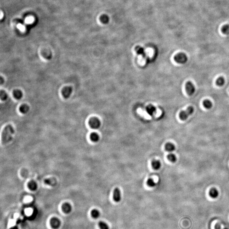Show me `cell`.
Segmentation results:
<instances>
[{
	"label": "cell",
	"instance_id": "cell-1",
	"mask_svg": "<svg viewBox=\"0 0 229 229\" xmlns=\"http://www.w3.org/2000/svg\"><path fill=\"white\" fill-rule=\"evenodd\" d=\"M14 133V130L11 125L6 126L3 131L2 134V141L3 144H6L10 142L12 138V135Z\"/></svg>",
	"mask_w": 229,
	"mask_h": 229
},
{
	"label": "cell",
	"instance_id": "cell-2",
	"mask_svg": "<svg viewBox=\"0 0 229 229\" xmlns=\"http://www.w3.org/2000/svg\"><path fill=\"white\" fill-rule=\"evenodd\" d=\"M194 109L192 106H189L185 110L182 111L179 114V118L182 121L187 120L190 115L194 113Z\"/></svg>",
	"mask_w": 229,
	"mask_h": 229
},
{
	"label": "cell",
	"instance_id": "cell-3",
	"mask_svg": "<svg viewBox=\"0 0 229 229\" xmlns=\"http://www.w3.org/2000/svg\"><path fill=\"white\" fill-rule=\"evenodd\" d=\"M188 57L186 54L184 53H179L175 56L174 60L175 61L179 64H185L188 61Z\"/></svg>",
	"mask_w": 229,
	"mask_h": 229
},
{
	"label": "cell",
	"instance_id": "cell-4",
	"mask_svg": "<svg viewBox=\"0 0 229 229\" xmlns=\"http://www.w3.org/2000/svg\"><path fill=\"white\" fill-rule=\"evenodd\" d=\"M89 124L92 128L98 129L101 126V121L97 117H93L89 120Z\"/></svg>",
	"mask_w": 229,
	"mask_h": 229
},
{
	"label": "cell",
	"instance_id": "cell-5",
	"mask_svg": "<svg viewBox=\"0 0 229 229\" xmlns=\"http://www.w3.org/2000/svg\"><path fill=\"white\" fill-rule=\"evenodd\" d=\"M185 90L187 94L189 96H191L194 93L195 88L194 84L191 81H188L185 84Z\"/></svg>",
	"mask_w": 229,
	"mask_h": 229
},
{
	"label": "cell",
	"instance_id": "cell-6",
	"mask_svg": "<svg viewBox=\"0 0 229 229\" xmlns=\"http://www.w3.org/2000/svg\"><path fill=\"white\" fill-rule=\"evenodd\" d=\"M72 92V88L70 87H65L62 90V93L65 99H68L70 97Z\"/></svg>",
	"mask_w": 229,
	"mask_h": 229
},
{
	"label": "cell",
	"instance_id": "cell-7",
	"mask_svg": "<svg viewBox=\"0 0 229 229\" xmlns=\"http://www.w3.org/2000/svg\"><path fill=\"white\" fill-rule=\"evenodd\" d=\"M50 224L51 227L54 229H57L60 227L61 222L58 218H53L50 221Z\"/></svg>",
	"mask_w": 229,
	"mask_h": 229
},
{
	"label": "cell",
	"instance_id": "cell-8",
	"mask_svg": "<svg viewBox=\"0 0 229 229\" xmlns=\"http://www.w3.org/2000/svg\"><path fill=\"white\" fill-rule=\"evenodd\" d=\"M121 193L119 189L116 188L113 193V200L116 202H119L121 200Z\"/></svg>",
	"mask_w": 229,
	"mask_h": 229
},
{
	"label": "cell",
	"instance_id": "cell-9",
	"mask_svg": "<svg viewBox=\"0 0 229 229\" xmlns=\"http://www.w3.org/2000/svg\"><path fill=\"white\" fill-rule=\"evenodd\" d=\"M146 112L149 115L152 116L156 112V108L153 105H149L146 107Z\"/></svg>",
	"mask_w": 229,
	"mask_h": 229
},
{
	"label": "cell",
	"instance_id": "cell-10",
	"mask_svg": "<svg viewBox=\"0 0 229 229\" xmlns=\"http://www.w3.org/2000/svg\"><path fill=\"white\" fill-rule=\"evenodd\" d=\"M62 210L65 214H69L72 210V207L69 203H65L62 206Z\"/></svg>",
	"mask_w": 229,
	"mask_h": 229
},
{
	"label": "cell",
	"instance_id": "cell-11",
	"mask_svg": "<svg viewBox=\"0 0 229 229\" xmlns=\"http://www.w3.org/2000/svg\"><path fill=\"white\" fill-rule=\"evenodd\" d=\"M209 195L212 198L216 199L218 197L219 193L216 188H212L210 189L209 192Z\"/></svg>",
	"mask_w": 229,
	"mask_h": 229
},
{
	"label": "cell",
	"instance_id": "cell-12",
	"mask_svg": "<svg viewBox=\"0 0 229 229\" xmlns=\"http://www.w3.org/2000/svg\"><path fill=\"white\" fill-rule=\"evenodd\" d=\"M165 148L166 151L169 152H173L175 150V145L171 143H168L165 146Z\"/></svg>",
	"mask_w": 229,
	"mask_h": 229
},
{
	"label": "cell",
	"instance_id": "cell-13",
	"mask_svg": "<svg viewBox=\"0 0 229 229\" xmlns=\"http://www.w3.org/2000/svg\"><path fill=\"white\" fill-rule=\"evenodd\" d=\"M13 96L16 99L19 100L21 99L23 96V93L20 90H16L13 91Z\"/></svg>",
	"mask_w": 229,
	"mask_h": 229
},
{
	"label": "cell",
	"instance_id": "cell-14",
	"mask_svg": "<svg viewBox=\"0 0 229 229\" xmlns=\"http://www.w3.org/2000/svg\"><path fill=\"white\" fill-rule=\"evenodd\" d=\"M152 167L155 170H158L160 169L161 166V164L159 160H154L152 163Z\"/></svg>",
	"mask_w": 229,
	"mask_h": 229
},
{
	"label": "cell",
	"instance_id": "cell-15",
	"mask_svg": "<svg viewBox=\"0 0 229 229\" xmlns=\"http://www.w3.org/2000/svg\"><path fill=\"white\" fill-rule=\"evenodd\" d=\"M28 187L30 190L32 191H34L37 190V183L35 181H31L29 183V184H28Z\"/></svg>",
	"mask_w": 229,
	"mask_h": 229
},
{
	"label": "cell",
	"instance_id": "cell-16",
	"mask_svg": "<svg viewBox=\"0 0 229 229\" xmlns=\"http://www.w3.org/2000/svg\"><path fill=\"white\" fill-rule=\"evenodd\" d=\"M216 83L217 85L219 87H221L224 85L225 83V80L223 77L222 76H220L218 77V78L216 80Z\"/></svg>",
	"mask_w": 229,
	"mask_h": 229
},
{
	"label": "cell",
	"instance_id": "cell-17",
	"mask_svg": "<svg viewBox=\"0 0 229 229\" xmlns=\"http://www.w3.org/2000/svg\"><path fill=\"white\" fill-rule=\"evenodd\" d=\"M203 105L204 107L206 108L207 109H210L212 107V104L211 101L207 99L203 101Z\"/></svg>",
	"mask_w": 229,
	"mask_h": 229
},
{
	"label": "cell",
	"instance_id": "cell-18",
	"mask_svg": "<svg viewBox=\"0 0 229 229\" xmlns=\"http://www.w3.org/2000/svg\"><path fill=\"white\" fill-rule=\"evenodd\" d=\"M91 215L92 217L96 219V218H99V217L100 216V212L99 211V210H98L97 209H93L91 212Z\"/></svg>",
	"mask_w": 229,
	"mask_h": 229
},
{
	"label": "cell",
	"instance_id": "cell-19",
	"mask_svg": "<svg viewBox=\"0 0 229 229\" xmlns=\"http://www.w3.org/2000/svg\"><path fill=\"white\" fill-rule=\"evenodd\" d=\"M29 110V107L27 105H22L20 106V112L22 113H24V114H26V113H27Z\"/></svg>",
	"mask_w": 229,
	"mask_h": 229
},
{
	"label": "cell",
	"instance_id": "cell-20",
	"mask_svg": "<svg viewBox=\"0 0 229 229\" xmlns=\"http://www.w3.org/2000/svg\"><path fill=\"white\" fill-rule=\"evenodd\" d=\"M90 139L94 142H97L99 140V136L98 134L96 133H92L90 135Z\"/></svg>",
	"mask_w": 229,
	"mask_h": 229
},
{
	"label": "cell",
	"instance_id": "cell-21",
	"mask_svg": "<svg viewBox=\"0 0 229 229\" xmlns=\"http://www.w3.org/2000/svg\"><path fill=\"white\" fill-rule=\"evenodd\" d=\"M99 226L100 229H109V227L108 224L103 221H100L99 222Z\"/></svg>",
	"mask_w": 229,
	"mask_h": 229
},
{
	"label": "cell",
	"instance_id": "cell-22",
	"mask_svg": "<svg viewBox=\"0 0 229 229\" xmlns=\"http://www.w3.org/2000/svg\"><path fill=\"white\" fill-rule=\"evenodd\" d=\"M135 51H136L137 53H138V54L139 55H143L144 54V53H145V50H144V49L142 47L140 46H137L135 48Z\"/></svg>",
	"mask_w": 229,
	"mask_h": 229
},
{
	"label": "cell",
	"instance_id": "cell-23",
	"mask_svg": "<svg viewBox=\"0 0 229 229\" xmlns=\"http://www.w3.org/2000/svg\"><path fill=\"white\" fill-rule=\"evenodd\" d=\"M168 158L172 163H175L177 160L176 155L172 153H171L168 155Z\"/></svg>",
	"mask_w": 229,
	"mask_h": 229
},
{
	"label": "cell",
	"instance_id": "cell-24",
	"mask_svg": "<svg viewBox=\"0 0 229 229\" xmlns=\"http://www.w3.org/2000/svg\"><path fill=\"white\" fill-rule=\"evenodd\" d=\"M0 94H1L0 97H1V100H3V101H5L7 99L8 96H7V93L4 91L1 90Z\"/></svg>",
	"mask_w": 229,
	"mask_h": 229
},
{
	"label": "cell",
	"instance_id": "cell-25",
	"mask_svg": "<svg viewBox=\"0 0 229 229\" xmlns=\"http://www.w3.org/2000/svg\"><path fill=\"white\" fill-rule=\"evenodd\" d=\"M222 31L223 33L225 35H229V25H225L223 26L222 29Z\"/></svg>",
	"mask_w": 229,
	"mask_h": 229
},
{
	"label": "cell",
	"instance_id": "cell-26",
	"mask_svg": "<svg viewBox=\"0 0 229 229\" xmlns=\"http://www.w3.org/2000/svg\"><path fill=\"white\" fill-rule=\"evenodd\" d=\"M101 21L104 23L107 24L109 21V18L107 15H103L101 17Z\"/></svg>",
	"mask_w": 229,
	"mask_h": 229
},
{
	"label": "cell",
	"instance_id": "cell-27",
	"mask_svg": "<svg viewBox=\"0 0 229 229\" xmlns=\"http://www.w3.org/2000/svg\"><path fill=\"white\" fill-rule=\"evenodd\" d=\"M147 184L148 186L150 187H154L156 185V183L154 182V181L153 180V179L151 178L147 180Z\"/></svg>",
	"mask_w": 229,
	"mask_h": 229
},
{
	"label": "cell",
	"instance_id": "cell-28",
	"mask_svg": "<svg viewBox=\"0 0 229 229\" xmlns=\"http://www.w3.org/2000/svg\"><path fill=\"white\" fill-rule=\"evenodd\" d=\"M34 20V18L33 17H29L28 18H26V20H25V22L26 23H31L33 22Z\"/></svg>",
	"mask_w": 229,
	"mask_h": 229
},
{
	"label": "cell",
	"instance_id": "cell-29",
	"mask_svg": "<svg viewBox=\"0 0 229 229\" xmlns=\"http://www.w3.org/2000/svg\"><path fill=\"white\" fill-rule=\"evenodd\" d=\"M215 229H228L227 228H224L223 229H222V226H221V224H220L219 223H217L215 225Z\"/></svg>",
	"mask_w": 229,
	"mask_h": 229
},
{
	"label": "cell",
	"instance_id": "cell-30",
	"mask_svg": "<svg viewBox=\"0 0 229 229\" xmlns=\"http://www.w3.org/2000/svg\"><path fill=\"white\" fill-rule=\"evenodd\" d=\"M18 28H19V29H20L21 30H24V29H25V27L24 26H23V25H21V24H19V25L18 26Z\"/></svg>",
	"mask_w": 229,
	"mask_h": 229
},
{
	"label": "cell",
	"instance_id": "cell-31",
	"mask_svg": "<svg viewBox=\"0 0 229 229\" xmlns=\"http://www.w3.org/2000/svg\"><path fill=\"white\" fill-rule=\"evenodd\" d=\"M0 82H1V84H2L3 83H4V78H3L2 77H1V79H0Z\"/></svg>",
	"mask_w": 229,
	"mask_h": 229
},
{
	"label": "cell",
	"instance_id": "cell-32",
	"mask_svg": "<svg viewBox=\"0 0 229 229\" xmlns=\"http://www.w3.org/2000/svg\"><path fill=\"white\" fill-rule=\"evenodd\" d=\"M10 229H18V228L17 226H14V227H12Z\"/></svg>",
	"mask_w": 229,
	"mask_h": 229
}]
</instances>
